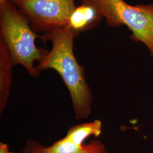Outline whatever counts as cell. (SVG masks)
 I'll return each mask as SVG.
<instances>
[{"label":"cell","mask_w":153,"mask_h":153,"mask_svg":"<svg viewBox=\"0 0 153 153\" xmlns=\"http://www.w3.org/2000/svg\"><path fill=\"white\" fill-rule=\"evenodd\" d=\"M79 34L65 26L44 33L40 39L44 43L50 41V51L40 47L42 56L36 66L38 71L52 69L60 76L68 88L76 120L88 117L93 101L91 89L86 81L85 68L80 65L74 54V40Z\"/></svg>","instance_id":"6da1fadb"},{"label":"cell","mask_w":153,"mask_h":153,"mask_svg":"<svg viewBox=\"0 0 153 153\" xmlns=\"http://www.w3.org/2000/svg\"><path fill=\"white\" fill-rule=\"evenodd\" d=\"M41 35L35 33L27 18L10 0L0 2V39L9 51L13 65H21L33 78L40 76L34 64L42 53L35 41Z\"/></svg>","instance_id":"7a4b0ae2"},{"label":"cell","mask_w":153,"mask_h":153,"mask_svg":"<svg viewBox=\"0 0 153 153\" xmlns=\"http://www.w3.org/2000/svg\"><path fill=\"white\" fill-rule=\"evenodd\" d=\"M111 27L126 25L131 38L142 43L153 58V4L131 6L123 0H93Z\"/></svg>","instance_id":"3957f363"},{"label":"cell","mask_w":153,"mask_h":153,"mask_svg":"<svg viewBox=\"0 0 153 153\" xmlns=\"http://www.w3.org/2000/svg\"><path fill=\"white\" fill-rule=\"evenodd\" d=\"M21 10L35 33H46L67 26L76 7V0H10Z\"/></svg>","instance_id":"277c9868"},{"label":"cell","mask_w":153,"mask_h":153,"mask_svg":"<svg viewBox=\"0 0 153 153\" xmlns=\"http://www.w3.org/2000/svg\"><path fill=\"white\" fill-rule=\"evenodd\" d=\"M102 12L93 0H81V4L69 18L67 27L78 33L96 27L103 18Z\"/></svg>","instance_id":"5b68a950"},{"label":"cell","mask_w":153,"mask_h":153,"mask_svg":"<svg viewBox=\"0 0 153 153\" xmlns=\"http://www.w3.org/2000/svg\"><path fill=\"white\" fill-rule=\"evenodd\" d=\"M13 64L9 51L0 39V113L5 108L10 96L12 83Z\"/></svg>","instance_id":"8992f818"},{"label":"cell","mask_w":153,"mask_h":153,"mask_svg":"<svg viewBox=\"0 0 153 153\" xmlns=\"http://www.w3.org/2000/svg\"><path fill=\"white\" fill-rule=\"evenodd\" d=\"M102 123L99 120L77 124L71 127L65 137L79 146H83L88 137H98L102 132Z\"/></svg>","instance_id":"52a82bcc"},{"label":"cell","mask_w":153,"mask_h":153,"mask_svg":"<svg viewBox=\"0 0 153 153\" xmlns=\"http://www.w3.org/2000/svg\"><path fill=\"white\" fill-rule=\"evenodd\" d=\"M97 140H92L83 146H79L64 137L56 141L50 146H45L39 143L42 153H90Z\"/></svg>","instance_id":"ba28073f"},{"label":"cell","mask_w":153,"mask_h":153,"mask_svg":"<svg viewBox=\"0 0 153 153\" xmlns=\"http://www.w3.org/2000/svg\"><path fill=\"white\" fill-rule=\"evenodd\" d=\"M22 153H42L39 148V142L33 140H29L23 149ZM90 153H108L104 143L100 140H97L94 148Z\"/></svg>","instance_id":"9c48e42d"},{"label":"cell","mask_w":153,"mask_h":153,"mask_svg":"<svg viewBox=\"0 0 153 153\" xmlns=\"http://www.w3.org/2000/svg\"><path fill=\"white\" fill-rule=\"evenodd\" d=\"M0 153H14L10 152L9 145L2 142H0Z\"/></svg>","instance_id":"30bf717a"},{"label":"cell","mask_w":153,"mask_h":153,"mask_svg":"<svg viewBox=\"0 0 153 153\" xmlns=\"http://www.w3.org/2000/svg\"><path fill=\"white\" fill-rule=\"evenodd\" d=\"M6 1H7V0H0V2H4Z\"/></svg>","instance_id":"8fae6325"}]
</instances>
